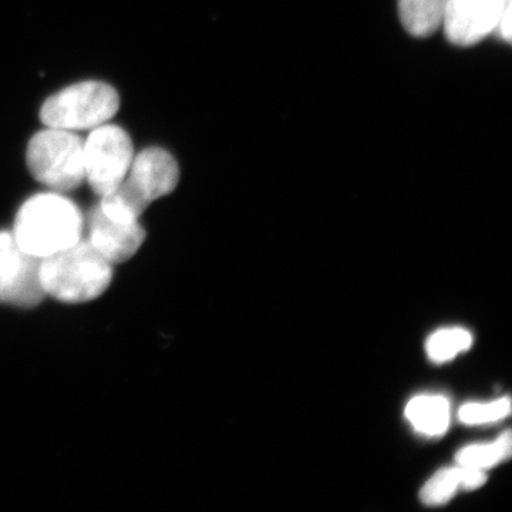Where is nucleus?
Returning a JSON list of instances; mask_svg holds the SVG:
<instances>
[{
  "label": "nucleus",
  "mask_w": 512,
  "mask_h": 512,
  "mask_svg": "<svg viewBox=\"0 0 512 512\" xmlns=\"http://www.w3.org/2000/svg\"><path fill=\"white\" fill-rule=\"evenodd\" d=\"M512 0H448L443 28L448 42L473 46L491 33L511 42Z\"/></svg>",
  "instance_id": "obj_6"
},
{
  "label": "nucleus",
  "mask_w": 512,
  "mask_h": 512,
  "mask_svg": "<svg viewBox=\"0 0 512 512\" xmlns=\"http://www.w3.org/2000/svg\"><path fill=\"white\" fill-rule=\"evenodd\" d=\"M26 163L39 183L56 192L84 183V140L74 131L47 127L29 141Z\"/></svg>",
  "instance_id": "obj_3"
},
{
  "label": "nucleus",
  "mask_w": 512,
  "mask_h": 512,
  "mask_svg": "<svg viewBox=\"0 0 512 512\" xmlns=\"http://www.w3.org/2000/svg\"><path fill=\"white\" fill-rule=\"evenodd\" d=\"M473 345V336L463 328L437 330L427 339L426 350L430 359L436 363H446Z\"/></svg>",
  "instance_id": "obj_14"
},
{
  "label": "nucleus",
  "mask_w": 512,
  "mask_h": 512,
  "mask_svg": "<svg viewBox=\"0 0 512 512\" xmlns=\"http://www.w3.org/2000/svg\"><path fill=\"white\" fill-rule=\"evenodd\" d=\"M40 281L46 296L64 303L99 298L113 281V265L80 239L70 248L40 259Z\"/></svg>",
  "instance_id": "obj_2"
},
{
  "label": "nucleus",
  "mask_w": 512,
  "mask_h": 512,
  "mask_svg": "<svg viewBox=\"0 0 512 512\" xmlns=\"http://www.w3.org/2000/svg\"><path fill=\"white\" fill-rule=\"evenodd\" d=\"M119 107V93L110 84L83 82L49 97L40 110V119L47 127L76 133L109 123Z\"/></svg>",
  "instance_id": "obj_4"
},
{
  "label": "nucleus",
  "mask_w": 512,
  "mask_h": 512,
  "mask_svg": "<svg viewBox=\"0 0 512 512\" xmlns=\"http://www.w3.org/2000/svg\"><path fill=\"white\" fill-rule=\"evenodd\" d=\"M511 413V402L508 397L495 400L493 403H468L461 407L458 419L468 426L495 423L503 420Z\"/></svg>",
  "instance_id": "obj_15"
},
{
  "label": "nucleus",
  "mask_w": 512,
  "mask_h": 512,
  "mask_svg": "<svg viewBox=\"0 0 512 512\" xmlns=\"http://www.w3.org/2000/svg\"><path fill=\"white\" fill-rule=\"evenodd\" d=\"M84 221L82 211L63 192H45L20 207L12 234L20 247L43 259L79 242Z\"/></svg>",
  "instance_id": "obj_1"
},
{
  "label": "nucleus",
  "mask_w": 512,
  "mask_h": 512,
  "mask_svg": "<svg viewBox=\"0 0 512 512\" xmlns=\"http://www.w3.org/2000/svg\"><path fill=\"white\" fill-rule=\"evenodd\" d=\"M45 296L40 259L20 247L12 232H0V303L36 308Z\"/></svg>",
  "instance_id": "obj_7"
},
{
  "label": "nucleus",
  "mask_w": 512,
  "mask_h": 512,
  "mask_svg": "<svg viewBox=\"0 0 512 512\" xmlns=\"http://www.w3.org/2000/svg\"><path fill=\"white\" fill-rule=\"evenodd\" d=\"M87 242L111 265L123 264L137 254L146 239V229L137 222L111 220L99 207L84 221Z\"/></svg>",
  "instance_id": "obj_9"
},
{
  "label": "nucleus",
  "mask_w": 512,
  "mask_h": 512,
  "mask_svg": "<svg viewBox=\"0 0 512 512\" xmlns=\"http://www.w3.org/2000/svg\"><path fill=\"white\" fill-rule=\"evenodd\" d=\"M180 181V167L177 161L163 148L151 147L134 156L126 184L147 205L171 194Z\"/></svg>",
  "instance_id": "obj_8"
},
{
  "label": "nucleus",
  "mask_w": 512,
  "mask_h": 512,
  "mask_svg": "<svg viewBox=\"0 0 512 512\" xmlns=\"http://www.w3.org/2000/svg\"><path fill=\"white\" fill-rule=\"evenodd\" d=\"M512 454L510 431H504L493 443L473 444L461 448L456 456L457 466L488 470L497 464L504 463Z\"/></svg>",
  "instance_id": "obj_13"
},
{
  "label": "nucleus",
  "mask_w": 512,
  "mask_h": 512,
  "mask_svg": "<svg viewBox=\"0 0 512 512\" xmlns=\"http://www.w3.org/2000/svg\"><path fill=\"white\" fill-rule=\"evenodd\" d=\"M448 0H399L400 19L410 35L427 37L443 26Z\"/></svg>",
  "instance_id": "obj_12"
},
{
  "label": "nucleus",
  "mask_w": 512,
  "mask_h": 512,
  "mask_svg": "<svg viewBox=\"0 0 512 512\" xmlns=\"http://www.w3.org/2000/svg\"><path fill=\"white\" fill-rule=\"evenodd\" d=\"M133 160V141L126 130L107 123L93 128L84 140V181L103 197L123 183Z\"/></svg>",
  "instance_id": "obj_5"
},
{
  "label": "nucleus",
  "mask_w": 512,
  "mask_h": 512,
  "mask_svg": "<svg viewBox=\"0 0 512 512\" xmlns=\"http://www.w3.org/2000/svg\"><path fill=\"white\" fill-rule=\"evenodd\" d=\"M485 481L487 474L483 470L463 466L443 468L421 488V501L431 507L447 504L460 488L476 490L483 487Z\"/></svg>",
  "instance_id": "obj_10"
},
{
  "label": "nucleus",
  "mask_w": 512,
  "mask_h": 512,
  "mask_svg": "<svg viewBox=\"0 0 512 512\" xmlns=\"http://www.w3.org/2000/svg\"><path fill=\"white\" fill-rule=\"evenodd\" d=\"M406 417L424 436H441L450 426V402L440 394H421L407 404Z\"/></svg>",
  "instance_id": "obj_11"
}]
</instances>
